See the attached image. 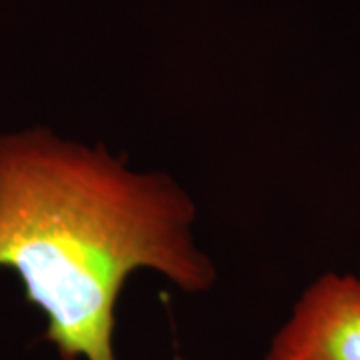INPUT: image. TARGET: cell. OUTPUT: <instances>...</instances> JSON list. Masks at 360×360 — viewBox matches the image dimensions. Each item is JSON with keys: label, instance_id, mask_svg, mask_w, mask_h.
Returning <instances> with one entry per match:
<instances>
[{"label": "cell", "instance_id": "cell-2", "mask_svg": "<svg viewBox=\"0 0 360 360\" xmlns=\"http://www.w3.org/2000/svg\"><path fill=\"white\" fill-rule=\"evenodd\" d=\"M264 360H360V276L326 272L310 284Z\"/></svg>", "mask_w": 360, "mask_h": 360}, {"label": "cell", "instance_id": "cell-1", "mask_svg": "<svg viewBox=\"0 0 360 360\" xmlns=\"http://www.w3.org/2000/svg\"><path fill=\"white\" fill-rule=\"evenodd\" d=\"M194 219L172 176L134 172L103 144L46 127L0 134V269L42 310L63 360H116V302L132 272L156 270L184 292L214 284Z\"/></svg>", "mask_w": 360, "mask_h": 360}]
</instances>
